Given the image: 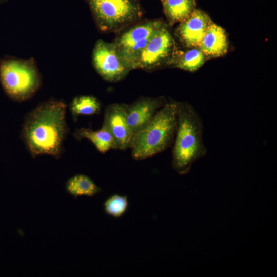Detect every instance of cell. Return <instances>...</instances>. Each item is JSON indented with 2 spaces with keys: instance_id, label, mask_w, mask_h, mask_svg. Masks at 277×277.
<instances>
[{
  "instance_id": "52a82bcc",
  "label": "cell",
  "mask_w": 277,
  "mask_h": 277,
  "mask_svg": "<svg viewBox=\"0 0 277 277\" xmlns=\"http://www.w3.org/2000/svg\"><path fill=\"white\" fill-rule=\"evenodd\" d=\"M180 51L167 25L164 23L141 51L135 69L152 72L165 66H172Z\"/></svg>"
},
{
  "instance_id": "8992f818",
  "label": "cell",
  "mask_w": 277,
  "mask_h": 277,
  "mask_svg": "<svg viewBox=\"0 0 277 277\" xmlns=\"http://www.w3.org/2000/svg\"><path fill=\"white\" fill-rule=\"evenodd\" d=\"M164 23L159 19L140 21L117 32L113 43L131 70L135 69L141 51Z\"/></svg>"
},
{
  "instance_id": "3957f363",
  "label": "cell",
  "mask_w": 277,
  "mask_h": 277,
  "mask_svg": "<svg viewBox=\"0 0 277 277\" xmlns=\"http://www.w3.org/2000/svg\"><path fill=\"white\" fill-rule=\"evenodd\" d=\"M176 128V101H168L148 124L134 133L129 146L132 158L148 159L172 146Z\"/></svg>"
},
{
  "instance_id": "9c48e42d",
  "label": "cell",
  "mask_w": 277,
  "mask_h": 277,
  "mask_svg": "<svg viewBox=\"0 0 277 277\" xmlns=\"http://www.w3.org/2000/svg\"><path fill=\"white\" fill-rule=\"evenodd\" d=\"M125 103H115L108 105L104 112L103 125L112 136L116 149L125 150L129 148L133 133L126 118Z\"/></svg>"
},
{
  "instance_id": "d6986e66",
  "label": "cell",
  "mask_w": 277,
  "mask_h": 277,
  "mask_svg": "<svg viewBox=\"0 0 277 277\" xmlns=\"http://www.w3.org/2000/svg\"><path fill=\"white\" fill-rule=\"evenodd\" d=\"M8 0H0V4L1 3H5V2H6L7 1H8Z\"/></svg>"
},
{
  "instance_id": "ac0fdd59",
  "label": "cell",
  "mask_w": 277,
  "mask_h": 277,
  "mask_svg": "<svg viewBox=\"0 0 277 277\" xmlns=\"http://www.w3.org/2000/svg\"><path fill=\"white\" fill-rule=\"evenodd\" d=\"M129 202L127 196L117 194L108 197L103 203L105 213L114 218H120L127 211Z\"/></svg>"
},
{
  "instance_id": "277c9868",
  "label": "cell",
  "mask_w": 277,
  "mask_h": 277,
  "mask_svg": "<svg viewBox=\"0 0 277 277\" xmlns=\"http://www.w3.org/2000/svg\"><path fill=\"white\" fill-rule=\"evenodd\" d=\"M0 81L9 97L22 102L35 94L41 86L42 77L33 58L7 56L0 59Z\"/></svg>"
},
{
  "instance_id": "5bb4252c",
  "label": "cell",
  "mask_w": 277,
  "mask_h": 277,
  "mask_svg": "<svg viewBox=\"0 0 277 277\" xmlns=\"http://www.w3.org/2000/svg\"><path fill=\"white\" fill-rule=\"evenodd\" d=\"M66 192L72 197H93L102 191L89 176L83 174H77L70 177L65 183Z\"/></svg>"
},
{
  "instance_id": "6da1fadb",
  "label": "cell",
  "mask_w": 277,
  "mask_h": 277,
  "mask_svg": "<svg viewBox=\"0 0 277 277\" xmlns=\"http://www.w3.org/2000/svg\"><path fill=\"white\" fill-rule=\"evenodd\" d=\"M67 104L50 98L39 103L25 116L21 136L31 156L49 155L59 159L69 129L66 121Z\"/></svg>"
},
{
  "instance_id": "ba28073f",
  "label": "cell",
  "mask_w": 277,
  "mask_h": 277,
  "mask_svg": "<svg viewBox=\"0 0 277 277\" xmlns=\"http://www.w3.org/2000/svg\"><path fill=\"white\" fill-rule=\"evenodd\" d=\"M92 60L97 73L110 82L124 79L131 71L113 43L98 40L92 51Z\"/></svg>"
},
{
  "instance_id": "2e32d148",
  "label": "cell",
  "mask_w": 277,
  "mask_h": 277,
  "mask_svg": "<svg viewBox=\"0 0 277 277\" xmlns=\"http://www.w3.org/2000/svg\"><path fill=\"white\" fill-rule=\"evenodd\" d=\"M101 105L98 100L92 95L74 97L69 105V109L75 122L80 115H93L100 113Z\"/></svg>"
},
{
  "instance_id": "8fae6325",
  "label": "cell",
  "mask_w": 277,
  "mask_h": 277,
  "mask_svg": "<svg viewBox=\"0 0 277 277\" xmlns=\"http://www.w3.org/2000/svg\"><path fill=\"white\" fill-rule=\"evenodd\" d=\"M212 22L207 13L195 9L187 18L179 23L175 31L176 35L185 47H199Z\"/></svg>"
},
{
  "instance_id": "5b68a950",
  "label": "cell",
  "mask_w": 277,
  "mask_h": 277,
  "mask_svg": "<svg viewBox=\"0 0 277 277\" xmlns=\"http://www.w3.org/2000/svg\"><path fill=\"white\" fill-rule=\"evenodd\" d=\"M97 28L118 32L141 21L142 10L136 0H86Z\"/></svg>"
},
{
  "instance_id": "30bf717a",
  "label": "cell",
  "mask_w": 277,
  "mask_h": 277,
  "mask_svg": "<svg viewBox=\"0 0 277 277\" xmlns=\"http://www.w3.org/2000/svg\"><path fill=\"white\" fill-rule=\"evenodd\" d=\"M168 102L164 96L141 97L127 104L126 121L133 134L148 124Z\"/></svg>"
},
{
  "instance_id": "4fadbf2b",
  "label": "cell",
  "mask_w": 277,
  "mask_h": 277,
  "mask_svg": "<svg viewBox=\"0 0 277 277\" xmlns=\"http://www.w3.org/2000/svg\"><path fill=\"white\" fill-rule=\"evenodd\" d=\"M73 134L77 140L86 138L90 140L97 150L102 154L111 149H116L112 136L103 125L100 129L96 131L86 128L77 129Z\"/></svg>"
},
{
  "instance_id": "7c38bea8",
  "label": "cell",
  "mask_w": 277,
  "mask_h": 277,
  "mask_svg": "<svg viewBox=\"0 0 277 277\" xmlns=\"http://www.w3.org/2000/svg\"><path fill=\"white\" fill-rule=\"evenodd\" d=\"M198 48L205 56L217 57L225 54L227 52L228 43L225 30L212 22Z\"/></svg>"
},
{
  "instance_id": "7a4b0ae2",
  "label": "cell",
  "mask_w": 277,
  "mask_h": 277,
  "mask_svg": "<svg viewBox=\"0 0 277 277\" xmlns=\"http://www.w3.org/2000/svg\"><path fill=\"white\" fill-rule=\"evenodd\" d=\"M177 128L172 145L171 167L178 174L188 173L192 165L205 156L203 121L195 108L187 102L176 101Z\"/></svg>"
},
{
  "instance_id": "e0dca14e",
  "label": "cell",
  "mask_w": 277,
  "mask_h": 277,
  "mask_svg": "<svg viewBox=\"0 0 277 277\" xmlns=\"http://www.w3.org/2000/svg\"><path fill=\"white\" fill-rule=\"evenodd\" d=\"M205 55L198 47L180 50L172 66L189 72L198 70L204 64Z\"/></svg>"
},
{
  "instance_id": "9a60e30c",
  "label": "cell",
  "mask_w": 277,
  "mask_h": 277,
  "mask_svg": "<svg viewBox=\"0 0 277 277\" xmlns=\"http://www.w3.org/2000/svg\"><path fill=\"white\" fill-rule=\"evenodd\" d=\"M163 11L170 25L180 23L196 9L195 0H161Z\"/></svg>"
}]
</instances>
